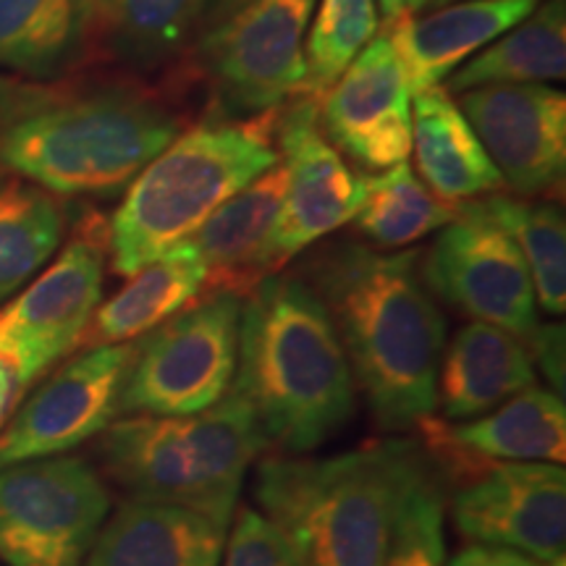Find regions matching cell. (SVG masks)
<instances>
[{
	"label": "cell",
	"instance_id": "1",
	"mask_svg": "<svg viewBox=\"0 0 566 566\" xmlns=\"http://www.w3.org/2000/svg\"><path fill=\"white\" fill-rule=\"evenodd\" d=\"M202 113L187 63L153 80L108 66L45 82L0 76V168L55 197H111Z\"/></svg>",
	"mask_w": 566,
	"mask_h": 566
},
{
	"label": "cell",
	"instance_id": "2",
	"mask_svg": "<svg viewBox=\"0 0 566 566\" xmlns=\"http://www.w3.org/2000/svg\"><path fill=\"white\" fill-rule=\"evenodd\" d=\"M420 258L336 242L300 273L328 310L354 384L388 433L420 428L436 412L446 315L424 286Z\"/></svg>",
	"mask_w": 566,
	"mask_h": 566
},
{
	"label": "cell",
	"instance_id": "3",
	"mask_svg": "<svg viewBox=\"0 0 566 566\" xmlns=\"http://www.w3.org/2000/svg\"><path fill=\"white\" fill-rule=\"evenodd\" d=\"M231 386L250 401L268 443L286 454H310L352 422L357 384L349 359L302 275H268L242 300Z\"/></svg>",
	"mask_w": 566,
	"mask_h": 566
},
{
	"label": "cell",
	"instance_id": "4",
	"mask_svg": "<svg viewBox=\"0 0 566 566\" xmlns=\"http://www.w3.org/2000/svg\"><path fill=\"white\" fill-rule=\"evenodd\" d=\"M428 459L412 441L258 462L254 499L304 566H386L396 514Z\"/></svg>",
	"mask_w": 566,
	"mask_h": 566
},
{
	"label": "cell",
	"instance_id": "5",
	"mask_svg": "<svg viewBox=\"0 0 566 566\" xmlns=\"http://www.w3.org/2000/svg\"><path fill=\"white\" fill-rule=\"evenodd\" d=\"M281 108L229 118L202 113L124 189L108 221V260L129 279L200 229L226 200L281 160Z\"/></svg>",
	"mask_w": 566,
	"mask_h": 566
},
{
	"label": "cell",
	"instance_id": "6",
	"mask_svg": "<svg viewBox=\"0 0 566 566\" xmlns=\"http://www.w3.org/2000/svg\"><path fill=\"white\" fill-rule=\"evenodd\" d=\"M317 0H252L210 27L189 53L205 113L244 118L283 108L304 82V40Z\"/></svg>",
	"mask_w": 566,
	"mask_h": 566
},
{
	"label": "cell",
	"instance_id": "7",
	"mask_svg": "<svg viewBox=\"0 0 566 566\" xmlns=\"http://www.w3.org/2000/svg\"><path fill=\"white\" fill-rule=\"evenodd\" d=\"M242 300L205 294L134 342L122 415L189 417L216 405L237 375Z\"/></svg>",
	"mask_w": 566,
	"mask_h": 566
},
{
	"label": "cell",
	"instance_id": "8",
	"mask_svg": "<svg viewBox=\"0 0 566 566\" xmlns=\"http://www.w3.org/2000/svg\"><path fill=\"white\" fill-rule=\"evenodd\" d=\"M111 514L101 472L82 457L0 467V562L82 566Z\"/></svg>",
	"mask_w": 566,
	"mask_h": 566
},
{
	"label": "cell",
	"instance_id": "9",
	"mask_svg": "<svg viewBox=\"0 0 566 566\" xmlns=\"http://www.w3.org/2000/svg\"><path fill=\"white\" fill-rule=\"evenodd\" d=\"M108 263V221L84 212L53 263L0 304V352L17 367L21 388L71 352L80 349L84 331L103 302Z\"/></svg>",
	"mask_w": 566,
	"mask_h": 566
},
{
	"label": "cell",
	"instance_id": "10",
	"mask_svg": "<svg viewBox=\"0 0 566 566\" xmlns=\"http://www.w3.org/2000/svg\"><path fill=\"white\" fill-rule=\"evenodd\" d=\"M420 263L430 294L472 321L499 325L522 342L541 325L525 260L475 200L459 205Z\"/></svg>",
	"mask_w": 566,
	"mask_h": 566
},
{
	"label": "cell",
	"instance_id": "11",
	"mask_svg": "<svg viewBox=\"0 0 566 566\" xmlns=\"http://www.w3.org/2000/svg\"><path fill=\"white\" fill-rule=\"evenodd\" d=\"M279 153L289 179L268 247L273 275L352 223L365 200V176L354 174L323 134L317 103L294 97L289 108H281Z\"/></svg>",
	"mask_w": 566,
	"mask_h": 566
},
{
	"label": "cell",
	"instance_id": "12",
	"mask_svg": "<svg viewBox=\"0 0 566 566\" xmlns=\"http://www.w3.org/2000/svg\"><path fill=\"white\" fill-rule=\"evenodd\" d=\"M134 359L132 344L80 349L48 378L0 433V467L61 457L116 420Z\"/></svg>",
	"mask_w": 566,
	"mask_h": 566
},
{
	"label": "cell",
	"instance_id": "13",
	"mask_svg": "<svg viewBox=\"0 0 566 566\" xmlns=\"http://www.w3.org/2000/svg\"><path fill=\"white\" fill-rule=\"evenodd\" d=\"M454 525L475 546L564 564L566 472L562 464L499 462L467 480L451 504Z\"/></svg>",
	"mask_w": 566,
	"mask_h": 566
},
{
	"label": "cell",
	"instance_id": "14",
	"mask_svg": "<svg viewBox=\"0 0 566 566\" xmlns=\"http://www.w3.org/2000/svg\"><path fill=\"white\" fill-rule=\"evenodd\" d=\"M488 158L514 195L556 200L566 181V95L551 84H493L459 95Z\"/></svg>",
	"mask_w": 566,
	"mask_h": 566
},
{
	"label": "cell",
	"instance_id": "15",
	"mask_svg": "<svg viewBox=\"0 0 566 566\" xmlns=\"http://www.w3.org/2000/svg\"><path fill=\"white\" fill-rule=\"evenodd\" d=\"M317 122L331 145L363 166L388 171L412 153V87L386 30L354 59L317 103Z\"/></svg>",
	"mask_w": 566,
	"mask_h": 566
},
{
	"label": "cell",
	"instance_id": "16",
	"mask_svg": "<svg viewBox=\"0 0 566 566\" xmlns=\"http://www.w3.org/2000/svg\"><path fill=\"white\" fill-rule=\"evenodd\" d=\"M103 470L132 499L171 504L202 514L212 525H229L205 485L181 417L132 415L113 420L97 441Z\"/></svg>",
	"mask_w": 566,
	"mask_h": 566
},
{
	"label": "cell",
	"instance_id": "17",
	"mask_svg": "<svg viewBox=\"0 0 566 566\" xmlns=\"http://www.w3.org/2000/svg\"><path fill=\"white\" fill-rule=\"evenodd\" d=\"M286 166L279 160L247 184L242 192L226 200L200 229L181 239L184 247L205 271V294H233L244 300L271 271L268 247L286 192Z\"/></svg>",
	"mask_w": 566,
	"mask_h": 566
},
{
	"label": "cell",
	"instance_id": "18",
	"mask_svg": "<svg viewBox=\"0 0 566 566\" xmlns=\"http://www.w3.org/2000/svg\"><path fill=\"white\" fill-rule=\"evenodd\" d=\"M537 0H451L433 13H407L384 27L412 95L438 87L464 61L535 11Z\"/></svg>",
	"mask_w": 566,
	"mask_h": 566
},
{
	"label": "cell",
	"instance_id": "19",
	"mask_svg": "<svg viewBox=\"0 0 566 566\" xmlns=\"http://www.w3.org/2000/svg\"><path fill=\"white\" fill-rule=\"evenodd\" d=\"M210 0H116L90 32L87 61L137 76L187 63L208 24Z\"/></svg>",
	"mask_w": 566,
	"mask_h": 566
},
{
	"label": "cell",
	"instance_id": "20",
	"mask_svg": "<svg viewBox=\"0 0 566 566\" xmlns=\"http://www.w3.org/2000/svg\"><path fill=\"white\" fill-rule=\"evenodd\" d=\"M527 344L499 325L472 321L443 346L436 407L443 422L478 420L535 386Z\"/></svg>",
	"mask_w": 566,
	"mask_h": 566
},
{
	"label": "cell",
	"instance_id": "21",
	"mask_svg": "<svg viewBox=\"0 0 566 566\" xmlns=\"http://www.w3.org/2000/svg\"><path fill=\"white\" fill-rule=\"evenodd\" d=\"M226 530L189 509L129 499L105 520L82 566H221Z\"/></svg>",
	"mask_w": 566,
	"mask_h": 566
},
{
	"label": "cell",
	"instance_id": "22",
	"mask_svg": "<svg viewBox=\"0 0 566 566\" xmlns=\"http://www.w3.org/2000/svg\"><path fill=\"white\" fill-rule=\"evenodd\" d=\"M412 153L422 184L443 202L462 205L506 189L499 168L443 84L412 95Z\"/></svg>",
	"mask_w": 566,
	"mask_h": 566
},
{
	"label": "cell",
	"instance_id": "23",
	"mask_svg": "<svg viewBox=\"0 0 566 566\" xmlns=\"http://www.w3.org/2000/svg\"><path fill=\"white\" fill-rule=\"evenodd\" d=\"M430 424L446 443L485 464L499 462H546L566 459V407L564 396L551 388L530 386L514 399L472 422Z\"/></svg>",
	"mask_w": 566,
	"mask_h": 566
},
{
	"label": "cell",
	"instance_id": "24",
	"mask_svg": "<svg viewBox=\"0 0 566 566\" xmlns=\"http://www.w3.org/2000/svg\"><path fill=\"white\" fill-rule=\"evenodd\" d=\"M205 289L202 265L184 247L174 244L158 260L129 275L126 286L101 302L84 331L80 349L132 344L200 300Z\"/></svg>",
	"mask_w": 566,
	"mask_h": 566
},
{
	"label": "cell",
	"instance_id": "25",
	"mask_svg": "<svg viewBox=\"0 0 566 566\" xmlns=\"http://www.w3.org/2000/svg\"><path fill=\"white\" fill-rule=\"evenodd\" d=\"M84 0H0V74L45 82L87 61Z\"/></svg>",
	"mask_w": 566,
	"mask_h": 566
},
{
	"label": "cell",
	"instance_id": "26",
	"mask_svg": "<svg viewBox=\"0 0 566 566\" xmlns=\"http://www.w3.org/2000/svg\"><path fill=\"white\" fill-rule=\"evenodd\" d=\"M566 74V3L546 0L520 24L493 40L449 76L446 92L493 87V84H546Z\"/></svg>",
	"mask_w": 566,
	"mask_h": 566
},
{
	"label": "cell",
	"instance_id": "27",
	"mask_svg": "<svg viewBox=\"0 0 566 566\" xmlns=\"http://www.w3.org/2000/svg\"><path fill=\"white\" fill-rule=\"evenodd\" d=\"M181 424L218 514L231 525L247 470L268 446L263 424L233 386L212 407L181 417Z\"/></svg>",
	"mask_w": 566,
	"mask_h": 566
},
{
	"label": "cell",
	"instance_id": "28",
	"mask_svg": "<svg viewBox=\"0 0 566 566\" xmlns=\"http://www.w3.org/2000/svg\"><path fill=\"white\" fill-rule=\"evenodd\" d=\"M63 237L61 197L0 168V304L51 263Z\"/></svg>",
	"mask_w": 566,
	"mask_h": 566
},
{
	"label": "cell",
	"instance_id": "29",
	"mask_svg": "<svg viewBox=\"0 0 566 566\" xmlns=\"http://www.w3.org/2000/svg\"><path fill=\"white\" fill-rule=\"evenodd\" d=\"M365 176V200L354 229L378 250H399L443 229L457 218L459 205L443 202L424 187L409 163Z\"/></svg>",
	"mask_w": 566,
	"mask_h": 566
},
{
	"label": "cell",
	"instance_id": "30",
	"mask_svg": "<svg viewBox=\"0 0 566 566\" xmlns=\"http://www.w3.org/2000/svg\"><path fill=\"white\" fill-rule=\"evenodd\" d=\"M504 229L525 260L535 300L548 315L566 310V221L556 200L488 195L475 200Z\"/></svg>",
	"mask_w": 566,
	"mask_h": 566
},
{
	"label": "cell",
	"instance_id": "31",
	"mask_svg": "<svg viewBox=\"0 0 566 566\" xmlns=\"http://www.w3.org/2000/svg\"><path fill=\"white\" fill-rule=\"evenodd\" d=\"M378 32V0H317L304 40V82L296 97L321 103Z\"/></svg>",
	"mask_w": 566,
	"mask_h": 566
},
{
	"label": "cell",
	"instance_id": "32",
	"mask_svg": "<svg viewBox=\"0 0 566 566\" xmlns=\"http://www.w3.org/2000/svg\"><path fill=\"white\" fill-rule=\"evenodd\" d=\"M386 566H446L443 493L430 470L415 480L401 501Z\"/></svg>",
	"mask_w": 566,
	"mask_h": 566
},
{
	"label": "cell",
	"instance_id": "33",
	"mask_svg": "<svg viewBox=\"0 0 566 566\" xmlns=\"http://www.w3.org/2000/svg\"><path fill=\"white\" fill-rule=\"evenodd\" d=\"M231 522L221 566H304L294 543L263 512L244 506L233 512Z\"/></svg>",
	"mask_w": 566,
	"mask_h": 566
},
{
	"label": "cell",
	"instance_id": "34",
	"mask_svg": "<svg viewBox=\"0 0 566 566\" xmlns=\"http://www.w3.org/2000/svg\"><path fill=\"white\" fill-rule=\"evenodd\" d=\"M527 349L533 363H541L548 375L551 391L564 396V328L562 325H537L527 338Z\"/></svg>",
	"mask_w": 566,
	"mask_h": 566
},
{
	"label": "cell",
	"instance_id": "35",
	"mask_svg": "<svg viewBox=\"0 0 566 566\" xmlns=\"http://www.w3.org/2000/svg\"><path fill=\"white\" fill-rule=\"evenodd\" d=\"M446 566H564V564H541L535 558L516 551L493 548V546H470L446 562Z\"/></svg>",
	"mask_w": 566,
	"mask_h": 566
},
{
	"label": "cell",
	"instance_id": "36",
	"mask_svg": "<svg viewBox=\"0 0 566 566\" xmlns=\"http://www.w3.org/2000/svg\"><path fill=\"white\" fill-rule=\"evenodd\" d=\"M21 394H24V388H21L17 367H13L11 359L0 352V424H3L6 415H9L13 401H17Z\"/></svg>",
	"mask_w": 566,
	"mask_h": 566
},
{
	"label": "cell",
	"instance_id": "37",
	"mask_svg": "<svg viewBox=\"0 0 566 566\" xmlns=\"http://www.w3.org/2000/svg\"><path fill=\"white\" fill-rule=\"evenodd\" d=\"M247 3H252V0H210L208 24H205V32H208L210 27L221 24V21L229 19L231 13H237L239 9H244ZM205 32H202V34H205Z\"/></svg>",
	"mask_w": 566,
	"mask_h": 566
},
{
	"label": "cell",
	"instance_id": "38",
	"mask_svg": "<svg viewBox=\"0 0 566 566\" xmlns=\"http://www.w3.org/2000/svg\"><path fill=\"white\" fill-rule=\"evenodd\" d=\"M378 13L384 19V27H391L394 21L407 17V0H378Z\"/></svg>",
	"mask_w": 566,
	"mask_h": 566
},
{
	"label": "cell",
	"instance_id": "39",
	"mask_svg": "<svg viewBox=\"0 0 566 566\" xmlns=\"http://www.w3.org/2000/svg\"><path fill=\"white\" fill-rule=\"evenodd\" d=\"M113 3H116V0H84V9H87V32L95 30L97 21L108 13ZM87 42H90V34H87Z\"/></svg>",
	"mask_w": 566,
	"mask_h": 566
},
{
	"label": "cell",
	"instance_id": "40",
	"mask_svg": "<svg viewBox=\"0 0 566 566\" xmlns=\"http://www.w3.org/2000/svg\"><path fill=\"white\" fill-rule=\"evenodd\" d=\"M433 6V0H407V11L409 13H420L424 9H430Z\"/></svg>",
	"mask_w": 566,
	"mask_h": 566
},
{
	"label": "cell",
	"instance_id": "41",
	"mask_svg": "<svg viewBox=\"0 0 566 566\" xmlns=\"http://www.w3.org/2000/svg\"><path fill=\"white\" fill-rule=\"evenodd\" d=\"M443 3H451V0H433V6H443Z\"/></svg>",
	"mask_w": 566,
	"mask_h": 566
}]
</instances>
